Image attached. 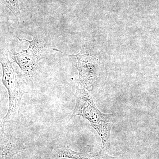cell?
I'll return each mask as SVG.
<instances>
[{
  "instance_id": "3",
  "label": "cell",
  "mask_w": 159,
  "mask_h": 159,
  "mask_svg": "<svg viewBox=\"0 0 159 159\" xmlns=\"http://www.w3.org/2000/svg\"><path fill=\"white\" fill-rule=\"evenodd\" d=\"M18 39L20 41L25 40L29 42V48L19 53H12L11 55V59L13 60V62L19 66L23 76L32 77L39 66L40 58L43 49L42 43L36 38H34L31 41Z\"/></svg>"
},
{
  "instance_id": "6",
  "label": "cell",
  "mask_w": 159,
  "mask_h": 159,
  "mask_svg": "<svg viewBox=\"0 0 159 159\" xmlns=\"http://www.w3.org/2000/svg\"><path fill=\"white\" fill-rule=\"evenodd\" d=\"M56 155L55 159L60 158L72 159H118L116 157L108 155L107 153L106 150L103 148H101L97 154L89 155L76 152L67 147H61L56 151Z\"/></svg>"
},
{
  "instance_id": "5",
  "label": "cell",
  "mask_w": 159,
  "mask_h": 159,
  "mask_svg": "<svg viewBox=\"0 0 159 159\" xmlns=\"http://www.w3.org/2000/svg\"><path fill=\"white\" fill-rule=\"evenodd\" d=\"M5 124L0 123V159H10L24 149L20 139L6 133Z\"/></svg>"
},
{
  "instance_id": "1",
  "label": "cell",
  "mask_w": 159,
  "mask_h": 159,
  "mask_svg": "<svg viewBox=\"0 0 159 159\" xmlns=\"http://www.w3.org/2000/svg\"><path fill=\"white\" fill-rule=\"evenodd\" d=\"M77 116L88 120L101 139L102 148L107 150L110 148L111 132L115 121V115L100 111L95 105L92 95L84 89L78 91L76 106L71 119Z\"/></svg>"
},
{
  "instance_id": "2",
  "label": "cell",
  "mask_w": 159,
  "mask_h": 159,
  "mask_svg": "<svg viewBox=\"0 0 159 159\" xmlns=\"http://www.w3.org/2000/svg\"><path fill=\"white\" fill-rule=\"evenodd\" d=\"M0 63L2 67V80L8 90L9 97V109L2 122L6 124L12 122L17 117L22 98L28 92L25 89V82L23 79L24 76L14 70L7 55L0 54Z\"/></svg>"
},
{
  "instance_id": "7",
  "label": "cell",
  "mask_w": 159,
  "mask_h": 159,
  "mask_svg": "<svg viewBox=\"0 0 159 159\" xmlns=\"http://www.w3.org/2000/svg\"><path fill=\"white\" fill-rule=\"evenodd\" d=\"M1 1L13 13L16 17L19 19H22L19 0H1Z\"/></svg>"
},
{
  "instance_id": "4",
  "label": "cell",
  "mask_w": 159,
  "mask_h": 159,
  "mask_svg": "<svg viewBox=\"0 0 159 159\" xmlns=\"http://www.w3.org/2000/svg\"><path fill=\"white\" fill-rule=\"evenodd\" d=\"M75 56L78 59L77 67L79 71V84L88 90L91 91L97 77L96 68L91 58L87 55L80 54Z\"/></svg>"
}]
</instances>
